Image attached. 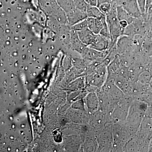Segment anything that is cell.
Returning a JSON list of instances; mask_svg holds the SVG:
<instances>
[{
    "mask_svg": "<svg viewBox=\"0 0 152 152\" xmlns=\"http://www.w3.org/2000/svg\"><path fill=\"white\" fill-rule=\"evenodd\" d=\"M148 151L152 152V143H150Z\"/></svg>",
    "mask_w": 152,
    "mask_h": 152,
    "instance_id": "obj_19",
    "label": "cell"
},
{
    "mask_svg": "<svg viewBox=\"0 0 152 152\" xmlns=\"http://www.w3.org/2000/svg\"><path fill=\"white\" fill-rule=\"evenodd\" d=\"M105 20V16L100 19L88 18L87 19L88 28L95 34H98L103 27L104 22Z\"/></svg>",
    "mask_w": 152,
    "mask_h": 152,
    "instance_id": "obj_4",
    "label": "cell"
},
{
    "mask_svg": "<svg viewBox=\"0 0 152 152\" xmlns=\"http://www.w3.org/2000/svg\"><path fill=\"white\" fill-rule=\"evenodd\" d=\"M119 21L120 26L123 29L126 28L129 26V24L128 22L125 20H120Z\"/></svg>",
    "mask_w": 152,
    "mask_h": 152,
    "instance_id": "obj_16",
    "label": "cell"
},
{
    "mask_svg": "<svg viewBox=\"0 0 152 152\" xmlns=\"http://www.w3.org/2000/svg\"><path fill=\"white\" fill-rule=\"evenodd\" d=\"M112 3L117 6H121L125 0H111Z\"/></svg>",
    "mask_w": 152,
    "mask_h": 152,
    "instance_id": "obj_15",
    "label": "cell"
},
{
    "mask_svg": "<svg viewBox=\"0 0 152 152\" xmlns=\"http://www.w3.org/2000/svg\"><path fill=\"white\" fill-rule=\"evenodd\" d=\"M96 35L88 28L83 30L80 32L79 33L81 40L86 45L88 46L92 43Z\"/></svg>",
    "mask_w": 152,
    "mask_h": 152,
    "instance_id": "obj_5",
    "label": "cell"
},
{
    "mask_svg": "<svg viewBox=\"0 0 152 152\" xmlns=\"http://www.w3.org/2000/svg\"><path fill=\"white\" fill-rule=\"evenodd\" d=\"M121 6L134 18H144L143 15L139 8L137 0H125Z\"/></svg>",
    "mask_w": 152,
    "mask_h": 152,
    "instance_id": "obj_3",
    "label": "cell"
},
{
    "mask_svg": "<svg viewBox=\"0 0 152 152\" xmlns=\"http://www.w3.org/2000/svg\"><path fill=\"white\" fill-rule=\"evenodd\" d=\"M111 0H97V7L100 5L101 4H104V3L111 2Z\"/></svg>",
    "mask_w": 152,
    "mask_h": 152,
    "instance_id": "obj_17",
    "label": "cell"
},
{
    "mask_svg": "<svg viewBox=\"0 0 152 152\" xmlns=\"http://www.w3.org/2000/svg\"><path fill=\"white\" fill-rule=\"evenodd\" d=\"M87 4L91 6H96L97 4V0H85Z\"/></svg>",
    "mask_w": 152,
    "mask_h": 152,
    "instance_id": "obj_14",
    "label": "cell"
},
{
    "mask_svg": "<svg viewBox=\"0 0 152 152\" xmlns=\"http://www.w3.org/2000/svg\"><path fill=\"white\" fill-rule=\"evenodd\" d=\"M127 150L129 151H140V147L136 140H132L129 142L127 145Z\"/></svg>",
    "mask_w": 152,
    "mask_h": 152,
    "instance_id": "obj_11",
    "label": "cell"
},
{
    "mask_svg": "<svg viewBox=\"0 0 152 152\" xmlns=\"http://www.w3.org/2000/svg\"><path fill=\"white\" fill-rule=\"evenodd\" d=\"M151 13H152V4L151 5V7H150V8L148 10V12H147V18H148V16L149 15H151Z\"/></svg>",
    "mask_w": 152,
    "mask_h": 152,
    "instance_id": "obj_18",
    "label": "cell"
},
{
    "mask_svg": "<svg viewBox=\"0 0 152 152\" xmlns=\"http://www.w3.org/2000/svg\"><path fill=\"white\" fill-rule=\"evenodd\" d=\"M151 32H152V31H151Z\"/></svg>",
    "mask_w": 152,
    "mask_h": 152,
    "instance_id": "obj_22",
    "label": "cell"
},
{
    "mask_svg": "<svg viewBox=\"0 0 152 152\" xmlns=\"http://www.w3.org/2000/svg\"><path fill=\"white\" fill-rule=\"evenodd\" d=\"M137 3L138 5L139 8L140 9L141 12L144 16L145 15V7L146 4V0H137Z\"/></svg>",
    "mask_w": 152,
    "mask_h": 152,
    "instance_id": "obj_13",
    "label": "cell"
},
{
    "mask_svg": "<svg viewBox=\"0 0 152 152\" xmlns=\"http://www.w3.org/2000/svg\"><path fill=\"white\" fill-rule=\"evenodd\" d=\"M86 13L88 18L100 19L105 16L101 12L96 6L88 5L86 10Z\"/></svg>",
    "mask_w": 152,
    "mask_h": 152,
    "instance_id": "obj_7",
    "label": "cell"
},
{
    "mask_svg": "<svg viewBox=\"0 0 152 152\" xmlns=\"http://www.w3.org/2000/svg\"><path fill=\"white\" fill-rule=\"evenodd\" d=\"M116 12L117 18L119 21L125 20L127 21L130 24L134 20L135 18L131 16L122 6H117Z\"/></svg>",
    "mask_w": 152,
    "mask_h": 152,
    "instance_id": "obj_6",
    "label": "cell"
},
{
    "mask_svg": "<svg viewBox=\"0 0 152 152\" xmlns=\"http://www.w3.org/2000/svg\"><path fill=\"white\" fill-rule=\"evenodd\" d=\"M110 39L104 37L99 34H96L94 39L89 47L99 51L110 50L115 45Z\"/></svg>",
    "mask_w": 152,
    "mask_h": 152,
    "instance_id": "obj_2",
    "label": "cell"
},
{
    "mask_svg": "<svg viewBox=\"0 0 152 152\" xmlns=\"http://www.w3.org/2000/svg\"><path fill=\"white\" fill-rule=\"evenodd\" d=\"M150 67H151V70H152V62L150 63Z\"/></svg>",
    "mask_w": 152,
    "mask_h": 152,
    "instance_id": "obj_21",
    "label": "cell"
},
{
    "mask_svg": "<svg viewBox=\"0 0 152 152\" xmlns=\"http://www.w3.org/2000/svg\"><path fill=\"white\" fill-rule=\"evenodd\" d=\"M89 103L91 110L94 112L97 110L99 107V100L97 96L95 93L90 95Z\"/></svg>",
    "mask_w": 152,
    "mask_h": 152,
    "instance_id": "obj_8",
    "label": "cell"
},
{
    "mask_svg": "<svg viewBox=\"0 0 152 152\" xmlns=\"http://www.w3.org/2000/svg\"><path fill=\"white\" fill-rule=\"evenodd\" d=\"M149 87L150 91H151L152 92V78L151 80V82H150L149 84Z\"/></svg>",
    "mask_w": 152,
    "mask_h": 152,
    "instance_id": "obj_20",
    "label": "cell"
},
{
    "mask_svg": "<svg viewBox=\"0 0 152 152\" xmlns=\"http://www.w3.org/2000/svg\"><path fill=\"white\" fill-rule=\"evenodd\" d=\"M139 100L142 101L150 107H152V92L151 91H147L140 94L139 95Z\"/></svg>",
    "mask_w": 152,
    "mask_h": 152,
    "instance_id": "obj_9",
    "label": "cell"
},
{
    "mask_svg": "<svg viewBox=\"0 0 152 152\" xmlns=\"http://www.w3.org/2000/svg\"><path fill=\"white\" fill-rule=\"evenodd\" d=\"M116 7V6L113 4L111 10L106 16L110 38L113 44H115L118 39L124 35V29L120 26L119 21L117 18Z\"/></svg>",
    "mask_w": 152,
    "mask_h": 152,
    "instance_id": "obj_1",
    "label": "cell"
},
{
    "mask_svg": "<svg viewBox=\"0 0 152 152\" xmlns=\"http://www.w3.org/2000/svg\"><path fill=\"white\" fill-rule=\"evenodd\" d=\"M97 7L101 11V12L106 16L111 10L112 7H113V3L112 2L104 3Z\"/></svg>",
    "mask_w": 152,
    "mask_h": 152,
    "instance_id": "obj_10",
    "label": "cell"
},
{
    "mask_svg": "<svg viewBox=\"0 0 152 152\" xmlns=\"http://www.w3.org/2000/svg\"><path fill=\"white\" fill-rule=\"evenodd\" d=\"M74 2L77 8L83 12H86L88 5L85 0H74Z\"/></svg>",
    "mask_w": 152,
    "mask_h": 152,
    "instance_id": "obj_12",
    "label": "cell"
}]
</instances>
